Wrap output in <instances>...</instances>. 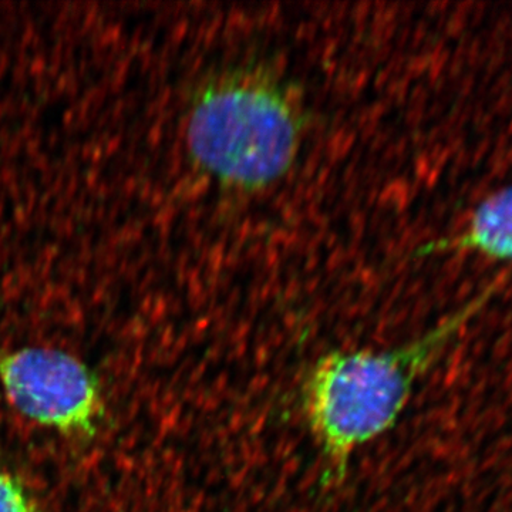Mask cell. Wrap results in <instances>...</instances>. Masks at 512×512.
<instances>
[{"mask_svg": "<svg viewBox=\"0 0 512 512\" xmlns=\"http://www.w3.org/2000/svg\"><path fill=\"white\" fill-rule=\"evenodd\" d=\"M441 248L512 262V184L485 198L470 215L463 231Z\"/></svg>", "mask_w": 512, "mask_h": 512, "instance_id": "cell-4", "label": "cell"}, {"mask_svg": "<svg viewBox=\"0 0 512 512\" xmlns=\"http://www.w3.org/2000/svg\"><path fill=\"white\" fill-rule=\"evenodd\" d=\"M0 512H39L16 478L0 471Z\"/></svg>", "mask_w": 512, "mask_h": 512, "instance_id": "cell-5", "label": "cell"}, {"mask_svg": "<svg viewBox=\"0 0 512 512\" xmlns=\"http://www.w3.org/2000/svg\"><path fill=\"white\" fill-rule=\"evenodd\" d=\"M301 137V114L292 97L275 80L252 72L202 84L185 126L195 167L242 191L281 180L295 163Z\"/></svg>", "mask_w": 512, "mask_h": 512, "instance_id": "cell-2", "label": "cell"}, {"mask_svg": "<svg viewBox=\"0 0 512 512\" xmlns=\"http://www.w3.org/2000/svg\"><path fill=\"white\" fill-rule=\"evenodd\" d=\"M0 383L30 420L70 436H92L101 414L96 377L62 350L25 348L0 355Z\"/></svg>", "mask_w": 512, "mask_h": 512, "instance_id": "cell-3", "label": "cell"}, {"mask_svg": "<svg viewBox=\"0 0 512 512\" xmlns=\"http://www.w3.org/2000/svg\"><path fill=\"white\" fill-rule=\"evenodd\" d=\"M464 318L466 313L400 348L330 353L309 370L302 410L328 467V483H339L353 454L392 429L414 383Z\"/></svg>", "mask_w": 512, "mask_h": 512, "instance_id": "cell-1", "label": "cell"}]
</instances>
